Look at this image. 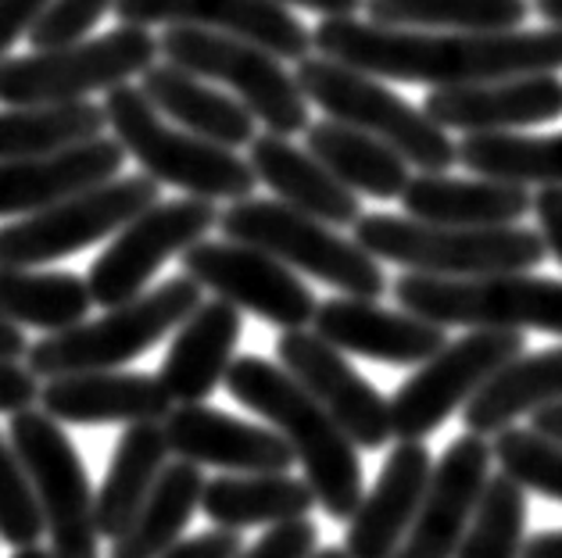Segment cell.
<instances>
[{"mask_svg": "<svg viewBox=\"0 0 562 558\" xmlns=\"http://www.w3.org/2000/svg\"><path fill=\"white\" fill-rule=\"evenodd\" d=\"M44 534V512H40L30 476L11 441L0 433V540L11 548H30Z\"/></svg>", "mask_w": 562, "mask_h": 558, "instance_id": "40", "label": "cell"}, {"mask_svg": "<svg viewBox=\"0 0 562 558\" xmlns=\"http://www.w3.org/2000/svg\"><path fill=\"white\" fill-rule=\"evenodd\" d=\"M93 297L76 272H40L22 265H0V316L15 326L61 333L87 322Z\"/></svg>", "mask_w": 562, "mask_h": 558, "instance_id": "34", "label": "cell"}, {"mask_svg": "<svg viewBox=\"0 0 562 558\" xmlns=\"http://www.w3.org/2000/svg\"><path fill=\"white\" fill-rule=\"evenodd\" d=\"M161 183L150 175H115L83 194H72L44 212L0 226V265L36 269L115 237L136 215L158 204Z\"/></svg>", "mask_w": 562, "mask_h": 558, "instance_id": "12", "label": "cell"}, {"mask_svg": "<svg viewBox=\"0 0 562 558\" xmlns=\"http://www.w3.org/2000/svg\"><path fill=\"white\" fill-rule=\"evenodd\" d=\"M218 226L215 201L204 197H180V201H158L147 212L136 215L112 237L104 254L90 265L87 287L93 305L115 308L147 291L155 272L169 258L194 248L198 240L209 237V229Z\"/></svg>", "mask_w": 562, "mask_h": 558, "instance_id": "14", "label": "cell"}, {"mask_svg": "<svg viewBox=\"0 0 562 558\" xmlns=\"http://www.w3.org/2000/svg\"><path fill=\"white\" fill-rule=\"evenodd\" d=\"M491 455L502 466V472L516 480L524 491H533L541 498H552L562 505V444L548 441L533 430L509 426L495 433Z\"/></svg>", "mask_w": 562, "mask_h": 558, "instance_id": "39", "label": "cell"}, {"mask_svg": "<svg viewBox=\"0 0 562 558\" xmlns=\"http://www.w3.org/2000/svg\"><path fill=\"white\" fill-rule=\"evenodd\" d=\"M315 540H319V529H315V523H308V515H305V520L272 526L255 548L240 551L237 558H308L315 551Z\"/></svg>", "mask_w": 562, "mask_h": 558, "instance_id": "42", "label": "cell"}, {"mask_svg": "<svg viewBox=\"0 0 562 558\" xmlns=\"http://www.w3.org/2000/svg\"><path fill=\"white\" fill-rule=\"evenodd\" d=\"M104 118L122 151L140 161L144 175L169 183L190 197L204 201H244L255 194V169L229 147L169 126L140 87L122 83L104 93Z\"/></svg>", "mask_w": 562, "mask_h": 558, "instance_id": "4", "label": "cell"}, {"mask_svg": "<svg viewBox=\"0 0 562 558\" xmlns=\"http://www.w3.org/2000/svg\"><path fill=\"white\" fill-rule=\"evenodd\" d=\"M434 458L427 444L402 441L383 462L373 491L362 494L359 509L348 520L345 551L351 558H391L413 529L419 501L427 494Z\"/></svg>", "mask_w": 562, "mask_h": 558, "instance_id": "22", "label": "cell"}, {"mask_svg": "<svg viewBox=\"0 0 562 558\" xmlns=\"http://www.w3.org/2000/svg\"><path fill=\"white\" fill-rule=\"evenodd\" d=\"M394 301L408 316L462 330H538L562 337V280L530 272L441 280L405 272L394 283Z\"/></svg>", "mask_w": 562, "mask_h": 558, "instance_id": "8", "label": "cell"}, {"mask_svg": "<svg viewBox=\"0 0 562 558\" xmlns=\"http://www.w3.org/2000/svg\"><path fill=\"white\" fill-rule=\"evenodd\" d=\"M36 398H40V387H36V376L30 373V365L0 362V412L15 415L22 408H33Z\"/></svg>", "mask_w": 562, "mask_h": 558, "instance_id": "45", "label": "cell"}, {"mask_svg": "<svg viewBox=\"0 0 562 558\" xmlns=\"http://www.w3.org/2000/svg\"><path fill=\"white\" fill-rule=\"evenodd\" d=\"M369 22L434 33H509L530 15V0H366Z\"/></svg>", "mask_w": 562, "mask_h": 558, "instance_id": "36", "label": "cell"}, {"mask_svg": "<svg viewBox=\"0 0 562 558\" xmlns=\"http://www.w3.org/2000/svg\"><path fill=\"white\" fill-rule=\"evenodd\" d=\"M169 458V441L161 423H133L115 444V455L108 462L101 494L93 501L98 509V534L115 540L122 529L140 512L150 487L158 483Z\"/></svg>", "mask_w": 562, "mask_h": 558, "instance_id": "32", "label": "cell"}, {"mask_svg": "<svg viewBox=\"0 0 562 558\" xmlns=\"http://www.w3.org/2000/svg\"><path fill=\"white\" fill-rule=\"evenodd\" d=\"M240 308H233L223 297L201 301L176 326L158 369V384L172 405H204L223 387L233 351L240 344Z\"/></svg>", "mask_w": 562, "mask_h": 558, "instance_id": "25", "label": "cell"}, {"mask_svg": "<svg viewBox=\"0 0 562 558\" xmlns=\"http://www.w3.org/2000/svg\"><path fill=\"white\" fill-rule=\"evenodd\" d=\"M25 355H30V340H25L22 326L0 316V362H19Z\"/></svg>", "mask_w": 562, "mask_h": 558, "instance_id": "48", "label": "cell"}, {"mask_svg": "<svg viewBox=\"0 0 562 558\" xmlns=\"http://www.w3.org/2000/svg\"><path fill=\"white\" fill-rule=\"evenodd\" d=\"M218 229L226 234V240L280 258L286 269L305 272L326 287H337L345 297L376 301L387 291V276L373 254H366L355 240L334 234V226L312 219L283 201H233L226 212H218Z\"/></svg>", "mask_w": 562, "mask_h": 558, "instance_id": "7", "label": "cell"}, {"mask_svg": "<svg viewBox=\"0 0 562 558\" xmlns=\"http://www.w3.org/2000/svg\"><path fill=\"white\" fill-rule=\"evenodd\" d=\"M533 215H538V234L552 258L562 265V186H541L533 197Z\"/></svg>", "mask_w": 562, "mask_h": 558, "instance_id": "46", "label": "cell"}, {"mask_svg": "<svg viewBox=\"0 0 562 558\" xmlns=\"http://www.w3.org/2000/svg\"><path fill=\"white\" fill-rule=\"evenodd\" d=\"M519 558H562V529H548V534L530 537Z\"/></svg>", "mask_w": 562, "mask_h": 558, "instance_id": "50", "label": "cell"}, {"mask_svg": "<svg viewBox=\"0 0 562 558\" xmlns=\"http://www.w3.org/2000/svg\"><path fill=\"white\" fill-rule=\"evenodd\" d=\"M122 25H190V30L248 39L272 58L301 61L312 50V30L272 0H115Z\"/></svg>", "mask_w": 562, "mask_h": 558, "instance_id": "17", "label": "cell"}, {"mask_svg": "<svg viewBox=\"0 0 562 558\" xmlns=\"http://www.w3.org/2000/svg\"><path fill=\"white\" fill-rule=\"evenodd\" d=\"M562 401V344L519 355L487 379L462 408V426L473 437H495L519 415H533Z\"/></svg>", "mask_w": 562, "mask_h": 558, "instance_id": "29", "label": "cell"}, {"mask_svg": "<svg viewBox=\"0 0 562 558\" xmlns=\"http://www.w3.org/2000/svg\"><path fill=\"white\" fill-rule=\"evenodd\" d=\"M183 276L215 291L233 308L251 311L280 330H305L315 319V294L280 258L237 240H198L180 254Z\"/></svg>", "mask_w": 562, "mask_h": 558, "instance_id": "15", "label": "cell"}, {"mask_svg": "<svg viewBox=\"0 0 562 558\" xmlns=\"http://www.w3.org/2000/svg\"><path fill=\"white\" fill-rule=\"evenodd\" d=\"M527 544V491L505 472H491L473 523L456 558H519Z\"/></svg>", "mask_w": 562, "mask_h": 558, "instance_id": "38", "label": "cell"}, {"mask_svg": "<svg viewBox=\"0 0 562 558\" xmlns=\"http://www.w3.org/2000/svg\"><path fill=\"white\" fill-rule=\"evenodd\" d=\"M11 558H54V555L47 548H40V544H30V548H15Z\"/></svg>", "mask_w": 562, "mask_h": 558, "instance_id": "52", "label": "cell"}, {"mask_svg": "<svg viewBox=\"0 0 562 558\" xmlns=\"http://www.w3.org/2000/svg\"><path fill=\"white\" fill-rule=\"evenodd\" d=\"M244 551L240 529H204L198 537H180L161 558H237Z\"/></svg>", "mask_w": 562, "mask_h": 558, "instance_id": "44", "label": "cell"}, {"mask_svg": "<svg viewBox=\"0 0 562 558\" xmlns=\"http://www.w3.org/2000/svg\"><path fill=\"white\" fill-rule=\"evenodd\" d=\"M204 494V472L194 462H172L161 469L133 523L112 540V558H161L183 537Z\"/></svg>", "mask_w": 562, "mask_h": 558, "instance_id": "33", "label": "cell"}, {"mask_svg": "<svg viewBox=\"0 0 562 558\" xmlns=\"http://www.w3.org/2000/svg\"><path fill=\"white\" fill-rule=\"evenodd\" d=\"M459 166L484 180L562 186V133H473L459 144Z\"/></svg>", "mask_w": 562, "mask_h": 558, "instance_id": "37", "label": "cell"}, {"mask_svg": "<svg viewBox=\"0 0 562 558\" xmlns=\"http://www.w3.org/2000/svg\"><path fill=\"white\" fill-rule=\"evenodd\" d=\"M122 166H126V151L108 136L58 155L0 161V219H15V215L25 219L33 212H44L65 197L115 180Z\"/></svg>", "mask_w": 562, "mask_h": 558, "instance_id": "23", "label": "cell"}, {"mask_svg": "<svg viewBox=\"0 0 562 558\" xmlns=\"http://www.w3.org/2000/svg\"><path fill=\"white\" fill-rule=\"evenodd\" d=\"M315 509V494L305 476L291 472H258V476H215L204 480L201 512L215 526L248 529V526H280L305 520Z\"/></svg>", "mask_w": 562, "mask_h": 558, "instance_id": "30", "label": "cell"}, {"mask_svg": "<svg viewBox=\"0 0 562 558\" xmlns=\"http://www.w3.org/2000/svg\"><path fill=\"white\" fill-rule=\"evenodd\" d=\"M54 0H0V58H8L11 47L50 11Z\"/></svg>", "mask_w": 562, "mask_h": 558, "instance_id": "43", "label": "cell"}, {"mask_svg": "<svg viewBox=\"0 0 562 558\" xmlns=\"http://www.w3.org/2000/svg\"><path fill=\"white\" fill-rule=\"evenodd\" d=\"M158 58V36L140 25H119L104 36H83L76 44L8 54L0 58V104H54L87 101L98 90H115L144 76Z\"/></svg>", "mask_w": 562, "mask_h": 558, "instance_id": "9", "label": "cell"}, {"mask_svg": "<svg viewBox=\"0 0 562 558\" xmlns=\"http://www.w3.org/2000/svg\"><path fill=\"white\" fill-rule=\"evenodd\" d=\"M144 83V98L158 107L161 115H169L176 126L201 136V140H212L218 147H237L255 140V115L244 107L237 98L229 93L215 90L209 79H198L194 72H187L180 65H150L147 72L140 76Z\"/></svg>", "mask_w": 562, "mask_h": 558, "instance_id": "28", "label": "cell"}, {"mask_svg": "<svg viewBox=\"0 0 562 558\" xmlns=\"http://www.w3.org/2000/svg\"><path fill=\"white\" fill-rule=\"evenodd\" d=\"M530 419H533V423H530V430H533V433H541V437L559 441V444H562V401H559V405L541 408V412H533Z\"/></svg>", "mask_w": 562, "mask_h": 558, "instance_id": "49", "label": "cell"}, {"mask_svg": "<svg viewBox=\"0 0 562 558\" xmlns=\"http://www.w3.org/2000/svg\"><path fill=\"white\" fill-rule=\"evenodd\" d=\"M308 558H351L345 548H323V551H312Z\"/></svg>", "mask_w": 562, "mask_h": 558, "instance_id": "53", "label": "cell"}, {"mask_svg": "<svg viewBox=\"0 0 562 558\" xmlns=\"http://www.w3.org/2000/svg\"><path fill=\"white\" fill-rule=\"evenodd\" d=\"M169 452L194 466L226 469L237 476L291 472L294 452L277 430H266L248 419L226 415L209 405H176L166 415Z\"/></svg>", "mask_w": 562, "mask_h": 558, "instance_id": "19", "label": "cell"}, {"mask_svg": "<svg viewBox=\"0 0 562 558\" xmlns=\"http://www.w3.org/2000/svg\"><path fill=\"white\" fill-rule=\"evenodd\" d=\"M315 333L345 355L383 365H423L448 344L445 326L391 311L369 297H334L315 308Z\"/></svg>", "mask_w": 562, "mask_h": 558, "instance_id": "21", "label": "cell"}, {"mask_svg": "<svg viewBox=\"0 0 562 558\" xmlns=\"http://www.w3.org/2000/svg\"><path fill=\"white\" fill-rule=\"evenodd\" d=\"M530 11H538L548 25L562 30V0H530Z\"/></svg>", "mask_w": 562, "mask_h": 558, "instance_id": "51", "label": "cell"}, {"mask_svg": "<svg viewBox=\"0 0 562 558\" xmlns=\"http://www.w3.org/2000/svg\"><path fill=\"white\" fill-rule=\"evenodd\" d=\"M272 4H283V8L294 4V8L315 11V15H323V19H348L359 8H366V0H272Z\"/></svg>", "mask_w": 562, "mask_h": 558, "instance_id": "47", "label": "cell"}, {"mask_svg": "<svg viewBox=\"0 0 562 558\" xmlns=\"http://www.w3.org/2000/svg\"><path fill=\"white\" fill-rule=\"evenodd\" d=\"M312 47L323 58L359 68L391 83H419L430 90L491 83L509 76H538L562 68V30H509V33H434L394 30V25L323 19Z\"/></svg>", "mask_w": 562, "mask_h": 558, "instance_id": "1", "label": "cell"}, {"mask_svg": "<svg viewBox=\"0 0 562 558\" xmlns=\"http://www.w3.org/2000/svg\"><path fill=\"white\" fill-rule=\"evenodd\" d=\"M40 412L54 423L72 426H115V423H166L172 412L169 394L161 390L158 376L147 373H72L47 379L40 387Z\"/></svg>", "mask_w": 562, "mask_h": 558, "instance_id": "24", "label": "cell"}, {"mask_svg": "<svg viewBox=\"0 0 562 558\" xmlns=\"http://www.w3.org/2000/svg\"><path fill=\"white\" fill-rule=\"evenodd\" d=\"M158 54H166L172 65L187 68L198 79L223 83L269 133L294 136L308 129V101L297 79L280 65V58L248 39L169 25L158 36Z\"/></svg>", "mask_w": 562, "mask_h": 558, "instance_id": "10", "label": "cell"}, {"mask_svg": "<svg viewBox=\"0 0 562 558\" xmlns=\"http://www.w3.org/2000/svg\"><path fill=\"white\" fill-rule=\"evenodd\" d=\"M423 112L441 129H462L465 136L544 126L562 115V79H555V72H538L470 87H441L427 93Z\"/></svg>", "mask_w": 562, "mask_h": 558, "instance_id": "20", "label": "cell"}, {"mask_svg": "<svg viewBox=\"0 0 562 558\" xmlns=\"http://www.w3.org/2000/svg\"><path fill=\"white\" fill-rule=\"evenodd\" d=\"M201 305V287L190 276H172L158 283L155 291H144L126 305L108 308V316L87 319L72 330L47 333L30 344V373L40 379H58L72 373H104L133 362L176 333L190 311Z\"/></svg>", "mask_w": 562, "mask_h": 558, "instance_id": "6", "label": "cell"}, {"mask_svg": "<svg viewBox=\"0 0 562 558\" xmlns=\"http://www.w3.org/2000/svg\"><path fill=\"white\" fill-rule=\"evenodd\" d=\"M277 358L326 408V415L348 433L355 447L376 452L394 437L387 398L355 369L345 351L326 344L315 330H283Z\"/></svg>", "mask_w": 562, "mask_h": 558, "instance_id": "16", "label": "cell"}, {"mask_svg": "<svg viewBox=\"0 0 562 558\" xmlns=\"http://www.w3.org/2000/svg\"><path fill=\"white\" fill-rule=\"evenodd\" d=\"M355 243L376 262H394L408 272L441 280L495 276V272H530L544 262V240L527 226H437L408 215H362Z\"/></svg>", "mask_w": 562, "mask_h": 558, "instance_id": "3", "label": "cell"}, {"mask_svg": "<svg viewBox=\"0 0 562 558\" xmlns=\"http://www.w3.org/2000/svg\"><path fill=\"white\" fill-rule=\"evenodd\" d=\"M308 133V155L319 161L323 169H330L334 180L345 183L351 194H366L373 201H397L405 194L408 180V161L387 147L376 136L362 129H351L345 122H315Z\"/></svg>", "mask_w": 562, "mask_h": 558, "instance_id": "31", "label": "cell"}, {"mask_svg": "<svg viewBox=\"0 0 562 558\" xmlns=\"http://www.w3.org/2000/svg\"><path fill=\"white\" fill-rule=\"evenodd\" d=\"M112 8H115V0H54L47 15L30 30V47L47 50V47L76 44V39H83Z\"/></svg>", "mask_w": 562, "mask_h": 558, "instance_id": "41", "label": "cell"}, {"mask_svg": "<svg viewBox=\"0 0 562 558\" xmlns=\"http://www.w3.org/2000/svg\"><path fill=\"white\" fill-rule=\"evenodd\" d=\"M8 441L22 458L40 512H44L50 555L101 558L98 509H93L98 498L90 491L83 458H79L61 423H54L47 412H36V408H22V412L11 415Z\"/></svg>", "mask_w": 562, "mask_h": 558, "instance_id": "11", "label": "cell"}, {"mask_svg": "<svg viewBox=\"0 0 562 558\" xmlns=\"http://www.w3.org/2000/svg\"><path fill=\"white\" fill-rule=\"evenodd\" d=\"M294 79L308 104H315L334 122L376 136L413 169L448 172L451 166H459V144L451 140L448 129L437 126L423 107L397 98L376 76L330 61L323 54H308L297 61Z\"/></svg>", "mask_w": 562, "mask_h": 558, "instance_id": "5", "label": "cell"}, {"mask_svg": "<svg viewBox=\"0 0 562 558\" xmlns=\"http://www.w3.org/2000/svg\"><path fill=\"white\" fill-rule=\"evenodd\" d=\"M408 219L437 226H519L533 212L527 186L502 180H451L448 172H419L408 180L405 194L397 197Z\"/></svg>", "mask_w": 562, "mask_h": 558, "instance_id": "27", "label": "cell"}, {"mask_svg": "<svg viewBox=\"0 0 562 558\" xmlns=\"http://www.w3.org/2000/svg\"><path fill=\"white\" fill-rule=\"evenodd\" d=\"M491 444L473 433L456 437L434 462L427 494L419 501L413 529L391 558H456L473 523L480 494L491 480Z\"/></svg>", "mask_w": 562, "mask_h": 558, "instance_id": "18", "label": "cell"}, {"mask_svg": "<svg viewBox=\"0 0 562 558\" xmlns=\"http://www.w3.org/2000/svg\"><path fill=\"white\" fill-rule=\"evenodd\" d=\"M248 166L255 169V180L266 183L283 204L312 215L326 226H355L362 219L359 194L334 180L330 169L308 155V147L291 144V136L262 133L248 144Z\"/></svg>", "mask_w": 562, "mask_h": 558, "instance_id": "26", "label": "cell"}, {"mask_svg": "<svg viewBox=\"0 0 562 558\" xmlns=\"http://www.w3.org/2000/svg\"><path fill=\"white\" fill-rule=\"evenodd\" d=\"M104 107L90 101H54L0 107V161L44 158L104 136Z\"/></svg>", "mask_w": 562, "mask_h": 558, "instance_id": "35", "label": "cell"}, {"mask_svg": "<svg viewBox=\"0 0 562 558\" xmlns=\"http://www.w3.org/2000/svg\"><path fill=\"white\" fill-rule=\"evenodd\" d=\"M223 384L244 408L262 415L291 444L294 458L305 469L315 505H323L330 520H351L366 494L362 458L348 433L326 415V408L280 362L258 355L233 358Z\"/></svg>", "mask_w": 562, "mask_h": 558, "instance_id": "2", "label": "cell"}, {"mask_svg": "<svg viewBox=\"0 0 562 558\" xmlns=\"http://www.w3.org/2000/svg\"><path fill=\"white\" fill-rule=\"evenodd\" d=\"M527 340L519 330H470L451 340L434 358L394 390L391 430L397 441H423L441 430L465 401L495 376L502 365L524 355Z\"/></svg>", "mask_w": 562, "mask_h": 558, "instance_id": "13", "label": "cell"}]
</instances>
